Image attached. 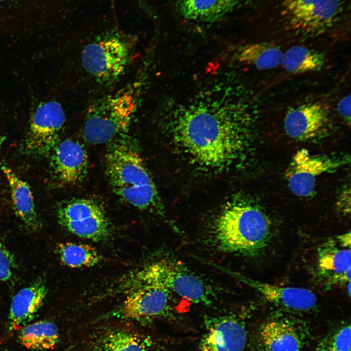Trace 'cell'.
Returning <instances> with one entry per match:
<instances>
[{"instance_id": "cell-1", "label": "cell", "mask_w": 351, "mask_h": 351, "mask_svg": "<svg viewBox=\"0 0 351 351\" xmlns=\"http://www.w3.org/2000/svg\"><path fill=\"white\" fill-rule=\"evenodd\" d=\"M230 104L200 102L178 115L176 136L192 156L211 167L229 163L242 148V137Z\"/></svg>"}, {"instance_id": "cell-2", "label": "cell", "mask_w": 351, "mask_h": 351, "mask_svg": "<svg viewBox=\"0 0 351 351\" xmlns=\"http://www.w3.org/2000/svg\"><path fill=\"white\" fill-rule=\"evenodd\" d=\"M106 171L114 192L140 210L163 214L155 183L132 142L124 137L111 141L106 154Z\"/></svg>"}, {"instance_id": "cell-3", "label": "cell", "mask_w": 351, "mask_h": 351, "mask_svg": "<svg viewBox=\"0 0 351 351\" xmlns=\"http://www.w3.org/2000/svg\"><path fill=\"white\" fill-rule=\"evenodd\" d=\"M270 234L267 216L257 207L246 203H231L215 223L216 245L227 253L256 254L267 245Z\"/></svg>"}, {"instance_id": "cell-4", "label": "cell", "mask_w": 351, "mask_h": 351, "mask_svg": "<svg viewBox=\"0 0 351 351\" xmlns=\"http://www.w3.org/2000/svg\"><path fill=\"white\" fill-rule=\"evenodd\" d=\"M135 106L133 97L125 93L96 102L86 115L82 131L84 139L91 144H101L122 135L129 128Z\"/></svg>"}, {"instance_id": "cell-5", "label": "cell", "mask_w": 351, "mask_h": 351, "mask_svg": "<svg viewBox=\"0 0 351 351\" xmlns=\"http://www.w3.org/2000/svg\"><path fill=\"white\" fill-rule=\"evenodd\" d=\"M130 48L128 37L117 32H110L84 47L81 54L83 66L98 80L111 83L124 70Z\"/></svg>"}, {"instance_id": "cell-6", "label": "cell", "mask_w": 351, "mask_h": 351, "mask_svg": "<svg viewBox=\"0 0 351 351\" xmlns=\"http://www.w3.org/2000/svg\"><path fill=\"white\" fill-rule=\"evenodd\" d=\"M147 280L196 304L212 302L211 289L199 277L169 258L152 262L137 270Z\"/></svg>"}, {"instance_id": "cell-7", "label": "cell", "mask_w": 351, "mask_h": 351, "mask_svg": "<svg viewBox=\"0 0 351 351\" xmlns=\"http://www.w3.org/2000/svg\"><path fill=\"white\" fill-rule=\"evenodd\" d=\"M123 290L124 299L119 310L123 318L150 320L166 315L171 308L172 292L137 271L128 278Z\"/></svg>"}, {"instance_id": "cell-8", "label": "cell", "mask_w": 351, "mask_h": 351, "mask_svg": "<svg viewBox=\"0 0 351 351\" xmlns=\"http://www.w3.org/2000/svg\"><path fill=\"white\" fill-rule=\"evenodd\" d=\"M59 223L74 235L94 241L107 238L109 221L103 208L95 200L77 198L61 204L58 210Z\"/></svg>"}, {"instance_id": "cell-9", "label": "cell", "mask_w": 351, "mask_h": 351, "mask_svg": "<svg viewBox=\"0 0 351 351\" xmlns=\"http://www.w3.org/2000/svg\"><path fill=\"white\" fill-rule=\"evenodd\" d=\"M282 14L292 29L305 33H320L338 20L341 0H282Z\"/></svg>"}, {"instance_id": "cell-10", "label": "cell", "mask_w": 351, "mask_h": 351, "mask_svg": "<svg viewBox=\"0 0 351 351\" xmlns=\"http://www.w3.org/2000/svg\"><path fill=\"white\" fill-rule=\"evenodd\" d=\"M65 122L64 110L56 100L42 102L32 114L25 140L30 154L43 155L53 150Z\"/></svg>"}, {"instance_id": "cell-11", "label": "cell", "mask_w": 351, "mask_h": 351, "mask_svg": "<svg viewBox=\"0 0 351 351\" xmlns=\"http://www.w3.org/2000/svg\"><path fill=\"white\" fill-rule=\"evenodd\" d=\"M346 163V159L312 155L302 149L294 155L286 171L289 187L298 196H310L314 192L316 179L320 175Z\"/></svg>"}, {"instance_id": "cell-12", "label": "cell", "mask_w": 351, "mask_h": 351, "mask_svg": "<svg viewBox=\"0 0 351 351\" xmlns=\"http://www.w3.org/2000/svg\"><path fill=\"white\" fill-rule=\"evenodd\" d=\"M200 351H243L247 341L245 325L232 315L207 316Z\"/></svg>"}, {"instance_id": "cell-13", "label": "cell", "mask_w": 351, "mask_h": 351, "mask_svg": "<svg viewBox=\"0 0 351 351\" xmlns=\"http://www.w3.org/2000/svg\"><path fill=\"white\" fill-rule=\"evenodd\" d=\"M52 166L59 181L69 185L81 182L86 176L88 157L78 141L67 138L58 141L53 149Z\"/></svg>"}, {"instance_id": "cell-14", "label": "cell", "mask_w": 351, "mask_h": 351, "mask_svg": "<svg viewBox=\"0 0 351 351\" xmlns=\"http://www.w3.org/2000/svg\"><path fill=\"white\" fill-rule=\"evenodd\" d=\"M236 276L256 290L269 302L283 308L297 312H307L312 310L317 304L316 295L308 289L276 286L240 274Z\"/></svg>"}, {"instance_id": "cell-15", "label": "cell", "mask_w": 351, "mask_h": 351, "mask_svg": "<svg viewBox=\"0 0 351 351\" xmlns=\"http://www.w3.org/2000/svg\"><path fill=\"white\" fill-rule=\"evenodd\" d=\"M150 339L139 332L121 326L105 327L93 334L90 351H151Z\"/></svg>"}, {"instance_id": "cell-16", "label": "cell", "mask_w": 351, "mask_h": 351, "mask_svg": "<svg viewBox=\"0 0 351 351\" xmlns=\"http://www.w3.org/2000/svg\"><path fill=\"white\" fill-rule=\"evenodd\" d=\"M328 118L327 112L321 103H304L286 114L284 129L293 138L308 140L318 135L326 125Z\"/></svg>"}, {"instance_id": "cell-17", "label": "cell", "mask_w": 351, "mask_h": 351, "mask_svg": "<svg viewBox=\"0 0 351 351\" xmlns=\"http://www.w3.org/2000/svg\"><path fill=\"white\" fill-rule=\"evenodd\" d=\"M47 294V287L41 280L18 291L10 307L8 320L10 327L17 329L30 320L42 305Z\"/></svg>"}, {"instance_id": "cell-18", "label": "cell", "mask_w": 351, "mask_h": 351, "mask_svg": "<svg viewBox=\"0 0 351 351\" xmlns=\"http://www.w3.org/2000/svg\"><path fill=\"white\" fill-rule=\"evenodd\" d=\"M1 170L9 183L14 210L17 215L29 230L36 231L40 227L28 184L11 169L2 165Z\"/></svg>"}, {"instance_id": "cell-19", "label": "cell", "mask_w": 351, "mask_h": 351, "mask_svg": "<svg viewBox=\"0 0 351 351\" xmlns=\"http://www.w3.org/2000/svg\"><path fill=\"white\" fill-rule=\"evenodd\" d=\"M238 0H179V11L185 18L214 22L233 11Z\"/></svg>"}, {"instance_id": "cell-20", "label": "cell", "mask_w": 351, "mask_h": 351, "mask_svg": "<svg viewBox=\"0 0 351 351\" xmlns=\"http://www.w3.org/2000/svg\"><path fill=\"white\" fill-rule=\"evenodd\" d=\"M260 336L267 351H300L301 347L298 332L284 320L266 323L261 328Z\"/></svg>"}, {"instance_id": "cell-21", "label": "cell", "mask_w": 351, "mask_h": 351, "mask_svg": "<svg viewBox=\"0 0 351 351\" xmlns=\"http://www.w3.org/2000/svg\"><path fill=\"white\" fill-rule=\"evenodd\" d=\"M350 248L339 249L330 242L322 246L318 251V266L320 271L332 280H351Z\"/></svg>"}, {"instance_id": "cell-22", "label": "cell", "mask_w": 351, "mask_h": 351, "mask_svg": "<svg viewBox=\"0 0 351 351\" xmlns=\"http://www.w3.org/2000/svg\"><path fill=\"white\" fill-rule=\"evenodd\" d=\"M283 54L276 44L258 42L242 46L238 51L237 58L258 70H265L278 67L281 64Z\"/></svg>"}, {"instance_id": "cell-23", "label": "cell", "mask_w": 351, "mask_h": 351, "mask_svg": "<svg viewBox=\"0 0 351 351\" xmlns=\"http://www.w3.org/2000/svg\"><path fill=\"white\" fill-rule=\"evenodd\" d=\"M325 62L322 53L305 46L296 45L283 54L281 64L290 73L302 74L320 70Z\"/></svg>"}, {"instance_id": "cell-24", "label": "cell", "mask_w": 351, "mask_h": 351, "mask_svg": "<svg viewBox=\"0 0 351 351\" xmlns=\"http://www.w3.org/2000/svg\"><path fill=\"white\" fill-rule=\"evenodd\" d=\"M58 331L53 322L41 320L24 327L20 334L21 343L27 349L44 350L53 348L58 343Z\"/></svg>"}, {"instance_id": "cell-25", "label": "cell", "mask_w": 351, "mask_h": 351, "mask_svg": "<svg viewBox=\"0 0 351 351\" xmlns=\"http://www.w3.org/2000/svg\"><path fill=\"white\" fill-rule=\"evenodd\" d=\"M57 250L62 263L72 268L92 267L102 259L98 252L87 244L60 243L58 245Z\"/></svg>"}, {"instance_id": "cell-26", "label": "cell", "mask_w": 351, "mask_h": 351, "mask_svg": "<svg viewBox=\"0 0 351 351\" xmlns=\"http://www.w3.org/2000/svg\"><path fill=\"white\" fill-rule=\"evenodd\" d=\"M15 265L14 256L0 240V281L11 278Z\"/></svg>"}, {"instance_id": "cell-27", "label": "cell", "mask_w": 351, "mask_h": 351, "mask_svg": "<svg viewBox=\"0 0 351 351\" xmlns=\"http://www.w3.org/2000/svg\"><path fill=\"white\" fill-rule=\"evenodd\" d=\"M351 336L350 325L343 326L334 335L331 347L336 351H351Z\"/></svg>"}, {"instance_id": "cell-28", "label": "cell", "mask_w": 351, "mask_h": 351, "mask_svg": "<svg viewBox=\"0 0 351 351\" xmlns=\"http://www.w3.org/2000/svg\"><path fill=\"white\" fill-rule=\"evenodd\" d=\"M337 109L340 115L350 123L351 120V97L350 95L345 97L339 102Z\"/></svg>"}, {"instance_id": "cell-29", "label": "cell", "mask_w": 351, "mask_h": 351, "mask_svg": "<svg viewBox=\"0 0 351 351\" xmlns=\"http://www.w3.org/2000/svg\"><path fill=\"white\" fill-rule=\"evenodd\" d=\"M338 241L341 246L344 248H349L351 246V233L349 232L346 234L338 235L337 237Z\"/></svg>"}, {"instance_id": "cell-30", "label": "cell", "mask_w": 351, "mask_h": 351, "mask_svg": "<svg viewBox=\"0 0 351 351\" xmlns=\"http://www.w3.org/2000/svg\"><path fill=\"white\" fill-rule=\"evenodd\" d=\"M331 347L323 345L318 347L315 351H330Z\"/></svg>"}, {"instance_id": "cell-31", "label": "cell", "mask_w": 351, "mask_h": 351, "mask_svg": "<svg viewBox=\"0 0 351 351\" xmlns=\"http://www.w3.org/2000/svg\"><path fill=\"white\" fill-rule=\"evenodd\" d=\"M330 351H336L334 349H333V348H332L331 347V348H330Z\"/></svg>"}, {"instance_id": "cell-32", "label": "cell", "mask_w": 351, "mask_h": 351, "mask_svg": "<svg viewBox=\"0 0 351 351\" xmlns=\"http://www.w3.org/2000/svg\"><path fill=\"white\" fill-rule=\"evenodd\" d=\"M2 0H0V1H2Z\"/></svg>"}, {"instance_id": "cell-33", "label": "cell", "mask_w": 351, "mask_h": 351, "mask_svg": "<svg viewBox=\"0 0 351 351\" xmlns=\"http://www.w3.org/2000/svg\"></svg>"}]
</instances>
